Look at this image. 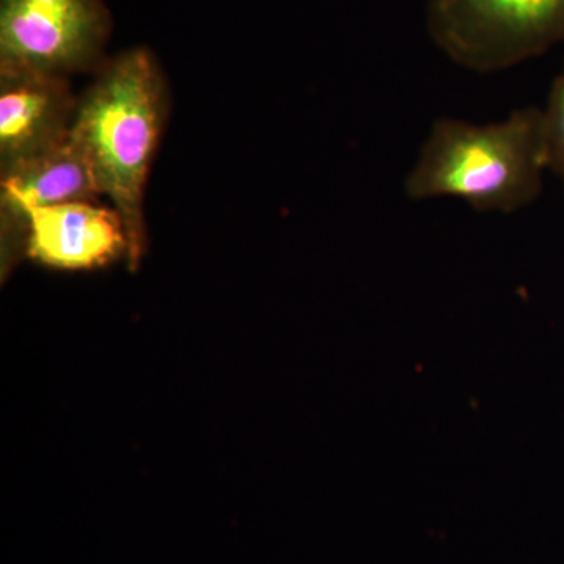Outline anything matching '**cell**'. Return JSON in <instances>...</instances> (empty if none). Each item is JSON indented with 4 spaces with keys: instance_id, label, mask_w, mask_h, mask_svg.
I'll return each instance as SVG.
<instances>
[{
    "instance_id": "5",
    "label": "cell",
    "mask_w": 564,
    "mask_h": 564,
    "mask_svg": "<svg viewBox=\"0 0 564 564\" xmlns=\"http://www.w3.org/2000/svg\"><path fill=\"white\" fill-rule=\"evenodd\" d=\"M101 196L87 152L74 132L55 150L0 176L2 276L28 258L29 214L33 209L73 202L99 203Z\"/></svg>"
},
{
    "instance_id": "4",
    "label": "cell",
    "mask_w": 564,
    "mask_h": 564,
    "mask_svg": "<svg viewBox=\"0 0 564 564\" xmlns=\"http://www.w3.org/2000/svg\"><path fill=\"white\" fill-rule=\"evenodd\" d=\"M110 29L102 0H0V63L66 79L96 73Z\"/></svg>"
},
{
    "instance_id": "3",
    "label": "cell",
    "mask_w": 564,
    "mask_h": 564,
    "mask_svg": "<svg viewBox=\"0 0 564 564\" xmlns=\"http://www.w3.org/2000/svg\"><path fill=\"white\" fill-rule=\"evenodd\" d=\"M426 29L459 68L500 73L564 43V0H429Z\"/></svg>"
},
{
    "instance_id": "6",
    "label": "cell",
    "mask_w": 564,
    "mask_h": 564,
    "mask_svg": "<svg viewBox=\"0 0 564 564\" xmlns=\"http://www.w3.org/2000/svg\"><path fill=\"white\" fill-rule=\"evenodd\" d=\"M77 109L66 77L0 63V176L68 140Z\"/></svg>"
},
{
    "instance_id": "1",
    "label": "cell",
    "mask_w": 564,
    "mask_h": 564,
    "mask_svg": "<svg viewBox=\"0 0 564 564\" xmlns=\"http://www.w3.org/2000/svg\"><path fill=\"white\" fill-rule=\"evenodd\" d=\"M169 111V84L147 47L106 61L79 98L73 132L87 152L99 192L124 221L131 270L147 251L144 191Z\"/></svg>"
},
{
    "instance_id": "8",
    "label": "cell",
    "mask_w": 564,
    "mask_h": 564,
    "mask_svg": "<svg viewBox=\"0 0 564 564\" xmlns=\"http://www.w3.org/2000/svg\"><path fill=\"white\" fill-rule=\"evenodd\" d=\"M543 113V135L547 172L564 192V65L549 88Z\"/></svg>"
},
{
    "instance_id": "2",
    "label": "cell",
    "mask_w": 564,
    "mask_h": 564,
    "mask_svg": "<svg viewBox=\"0 0 564 564\" xmlns=\"http://www.w3.org/2000/svg\"><path fill=\"white\" fill-rule=\"evenodd\" d=\"M547 173L541 107L475 124L437 118L403 191L411 202L455 198L478 214H514L540 199Z\"/></svg>"
},
{
    "instance_id": "7",
    "label": "cell",
    "mask_w": 564,
    "mask_h": 564,
    "mask_svg": "<svg viewBox=\"0 0 564 564\" xmlns=\"http://www.w3.org/2000/svg\"><path fill=\"white\" fill-rule=\"evenodd\" d=\"M28 258L61 270H91L129 258V237L115 207L73 202L29 214Z\"/></svg>"
}]
</instances>
